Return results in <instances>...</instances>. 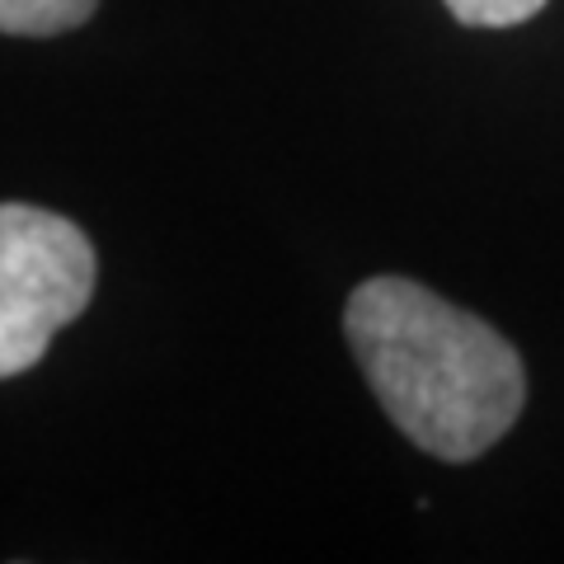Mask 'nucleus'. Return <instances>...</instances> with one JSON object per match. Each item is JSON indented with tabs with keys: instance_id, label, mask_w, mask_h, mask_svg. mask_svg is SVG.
<instances>
[{
	"instance_id": "nucleus-2",
	"label": "nucleus",
	"mask_w": 564,
	"mask_h": 564,
	"mask_svg": "<svg viewBox=\"0 0 564 564\" xmlns=\"http://www.w3.org/2000/svg\"><path fill=\"white\" fill-rule=\"evenodd\" d=\"M99 259L76 221L0 203V381L43 362L47 344L90 306Z\"/></svg>"
},
{
	"instance_id": "nucleus-4",
	"label": "nucleus",
	"mask_w": 564,
	"mask_h": 564,
	"mask_svg": "<svg viewBox=\"0 0 564 564\" xmlns=\"http://www.w3.org/2000/svg\"><path fill=\"white\" fill-rule=\"evenodd\" d=\"M443 6L452 10V20L470 29H513L541 14L545 0H443Z\"/></svg>"
},
{
	"instance_id": "nucleus-3",
	"label": "nucleus",
	"mask_w": 564,
	"mask_h": 564,
	"mask_svg": "<svg viewBox=\"0 0 564 564\" xmlns=\"http://www.w3.org/2000/svg\"><path fill=\"white\" fill-rule=\"evenodd\" d=\"M99 0H0V33L14 39H52L95 20Z\"/></svg>"
},
{
	"instance_id": "nucleus-1",
	"label": "nucleus",
	"mask_w": 564,
	"mask_h": 564,
	"mask_svg": "<svg viewBox=\"0 0 564 564\" xmlns=\"http://www.w3.org/2000/svg\"><path fill=\"white\" fill-rule=\"evenodd\" d=\"M344 334L386 419L437 462L485 456L527 404L518 348L423 282H358Z\"/></svg>"
}]
</instances>
